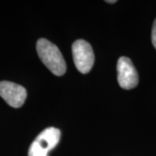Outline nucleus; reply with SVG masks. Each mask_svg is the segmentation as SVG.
<instances>
[{"label":"nucleus","instance_id":"obj_4","mask_svg":"<svg viewBox=\"0 0 156 156\" xmlns=\"http://www.w3.org/2000/svg\"><path fill=\"white\" fill-rule=\"evenodd\" d=\"M0 96L12 108H20L27 97V91L21 85L3 81L0 82Z\"/></svg>","mask_w":156,"mask_h":156},{"label":"nucleus","instance_id":"obj_6","mask_svg":"<svg viewBox=\"0 0 156 156\" xmlns=\"http://www.w3.org/2000/svg\"><path fill=\"white\" fill-rule=\"evenodd\" d=\"M48 151L44 149L41 146L39 145L38 143L34 140L31 143V145L29 149L28 155L29 156H47L48 155Z\"/></svg>","mask_w":156,"mask_h":156},{"label":"nucleus","instance_id":"obj_1","mask_svg":"<svg viewBox=\"0 0 156 156\" xmlns=\"http://www.w3.org/2000/svg\"><path fill=\"white\" fill-rule=\"evenodd\" d=\"M37 51L41 61L55 76H62L66 72V62L56 45L40 38L37 43Z\"/></svg>","mask_w":156,"mask_h":156},{"label":"nucleus","instance_id":"obj_8","mask_svg":"<svg viewBox=\"0 0 156 156\" xmlns=\"http://www.w3.org/2000/svg\"><path fill=\"white\" fill-rule=\"evenodd\" d=\"M107 3H115V2H116V1H115V0H114V1H106Z\"/></svg>","mask_w":156,"mask_h":156},{"label":"nucleus","instance_id":"obj_7","mask_svg":"<svg viewBox=\"0 0 156 156\" xmlns=\"http://www.w3.org/2000/svg\"><path fill=\"white\" fill-rule=\"evenodd\" d=\"M152 43L156 49V19L154 22L153 29H152Z\"/></svg>","mask_w":156,"mask_h":156},{"label":"nucleus","instance_id":"obj_3","mask_svg":"<svg viewBox=\"0 0 156 156\" xmlns=\"http://www.w3.org/2000/svg\"><path fill=\"white\" fill-rule=\"evenodd\" d=\"M117 73L118 83L122 89H134L139 83L137 70L132 61L126 56L119 58L117 62Z\"/></svg>","mask_w":156,"mask_h":156},{"label":"nucleus","instance_id":"obj_5","mask_svg":"<svg viewBox=\"0 0 156 156\" xmlns=\"http://www.w3.org/2000/svg\"><path fill=\"white\" fill-rule=\"evenodd\" d=\"M61 138V131L56 128H47L37 135L35 140L44 149L50 152L56 147Z\"/></svg>","mask_w":156,"mask_h":156},{"label":"nucleus","instance_id":"obj_2","mask_svg":"<svg viewBox=\"0 0 156 156\" xmlns=\"http://www.w3.org/2000/svg\"><path fill=\"white\" fill-rule=\"evenodd\" d=\"M73 59L75 65L83 74L89 73L94 65L95 56L91 45L85 40L79 39L72 45Z\"/></svg>","mask_w":156,"mask_h":156}]
</instances>
